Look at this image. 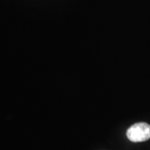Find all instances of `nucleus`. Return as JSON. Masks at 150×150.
<instances>
[{"label": "nucleus", "mask_w": 150, "mask_h": 150, "mask_svg": "<svg viewBox=\"0 0 150 150\" xmlns=\"http://www.w3.org/2000/svg\"><path fill=\"white\" fill-rule=\"evenodd\" d=\"M127 137L134 143L149 140L150 139V125L146 123H134L128 129Z\"/></svg>", "instance_id": "obj_1"}]
</instances>
